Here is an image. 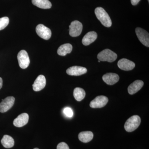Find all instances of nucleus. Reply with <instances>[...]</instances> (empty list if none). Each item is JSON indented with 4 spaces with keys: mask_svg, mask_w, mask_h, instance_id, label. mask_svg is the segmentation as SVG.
Returning <instances> with one entry per match:
<instances>
[{
    "mask_svg": "<svg viewBox=\"0 0 149 149\" xmlns=\"http://www.w3.org/2000/svg\"><path fill=\"white\" fill-rule=\"evenodd\" d=\"M95 14L97 18L105 27H109L111 26L112 22L108 14L103 8H97L95 10Z\"/></svg>",
    "mask_w": 149,
    "mask_h": 149,
    "instance_id": "nucleus-1",
    "label": "nucleus"
},
{
    "mask_svg": "<svg viewBox=\"0 0 149 149\" xmlns=\"http://www.w3.org/2000/svg\"><path fill=\"white\" fill-rule=\"evenodd\" d=\"M141 123V119L138 115H134L126 120L124 128L128 132H133L139 127Z\"/></svg>",
    "mask_w": 149,
    "mask_h": 149,
    "instance_id": "nucleus-2",
    "label": "nucleus"
},
{
    "mask_svg": "<svg viewBox=\"0 0 149 149\" xmlns=\"http://www.w3.org/2000/svg\"><path fill=\"white\" fill-rule=\"evenodd\" d=\"M117 55L109 49H105L97 55L99 60L102 61H107L113 62L116 59Z\"/></svg>",
    "mask_w": 149,
    "mask_h": 149,
    "instance_id": "nucleus-3",
    "label": "nucleus"
},
{
    "mask_svg": "<svg viewBox=\"0 0 149 149\" xmlns=\"http://www.w3.org/2000/svg\"><path fill=\"white\" fill-rule=\"evenodd\" d=\"M17 58L19 65L21 68L25 69L28 67L30 63V59L26 51H20L17 54Z\"/></svg>",
    "mask_w": 149,
    "mask_h": 149,
    "instance_id": "nucleus-4",
    "label": "nucleus"
},
{
    "mask_svg": "<svg viewBox=\"0 0 149 149\" xmlns=\"http://www.w3.org/2000/svg\"><path fill=\"white\" fill-rule=\"evenodd\" d=\"M83 28V24L80 22L72 21L69 26V35L72 37H78L81 34Z\"/></svg>",
    "mask_w": 149,
    "mask_h": 149,
    "instance_id": "nucleus-5",
    "label": "nucleus"
},
{
    "mask_svg": "<svg viewBox=\"0 0 149 149\" xmlns=\"http://www.w3.org/2000/svg\"><path fill=\"white\" fill-rule=\"evenodd\" d=\"M36 31L39 37L45 40H49L52 36L51 29L42 24L37 25Z\"/></svg>",
    "mask_w": 149,
    "mask_h": 149,
    "instance_id": "nucleus-6",
    "label": "nucleus"
},
{
    "mask_svg": "<svg viewBox=\"0 0 149 149\" xmlns=\"http://www.w3.org/2000/svg\"><path fill=\"white\" fill-rule=\"evenodd\" d=\"M136 33L137 37L142 44L149 47V33L145 29L137 27L136 29Z\"/></svg>",
    "mask_w": 149,
    "mask_h": 149,
    "instance_id": "nucleus-7",
    "label": "nucleus"
},
{
    "mask_svg": "<svg viewBox=\"0 0 149 149\" xmlns=\"http://www.w3.org/2000/svg\"><path fill=\"white\" fill-rule=\"evenodd\" d=\"M108 101V98L106 96H97L91 102L90 107L93 108H101L104 107Z\"/></svg>",
    "mask_w": 149,
    "mask_h": 149,
    "instance_id": "nucleus-8",
    "label": "nucleus"
},
{
    "mask_svg": "<svg viewBox=\"0 0 149 149\" xmlns=\"http://www.w3.org/2000/svg\"><path fill=\"white\" fill-rule=\"evenodd\" d=\"M15 99L13 97H7L0 103V112L5 113L10 109L14 104Z\"/></svg>",
    "mask_w": 149,
    "mask_h": 149,
    "instance_id": "nucleus-9",
    "label": "nucleus"
},
{
    "mask_svg": "<svg viewBox=\"0 0 149 149\" xmlns=\"http://www.w3.org/2000/svg\"><path fill=\"white\" fill-rule=\"evenodd\" d=\"M117 65L120 69L125 71L132 70L135 67L134 62L126 58L120 59L118 62Z\"/></svg>",
    "mask_w": 149,
    "mask_h": 149,
    "instance_id": "nucleus-10",
    "label": "nucleus"
},
{
    "mask_svg": "<svg viewBox=\"0 0 149 149\" xmlns=\"http://www.w3.org/2000/svg\"><path fill=\"white\" fill-rule=\"evenodd\" d=\"M46 80L43 75H40L37 77L32 85L33 89L35 91L38 92L42 91L45 87Z\"/></svg>",
    "mask_w": 149,
    "mask_h": 149,
    "instance_id": "nucleus-11",
    "label": "nucleus"
},
{
    "mask_svg": "<svg viewBox=\"0 0 149 149\" xmlns=\"http://www.w3.org/2000/svg\"><path fill=\"white\" fill-rule=\"evenodd\" d=\"M87 72V69L85 67L79 66H73L66 70V73L71 76H80Z\"/></svg>",
    "mask_w": 149,
    "mask_h": 149,
    "instance_id": "nucleus-12",
    "label": "nucleus"
},
{
    "mask_svg": "<svg viewBox=\"0 0 149 149\" xmlns=\"http://www.w3.org/2000/svg\"><path fill=\"white\" fill-rule=\"evenodd\" d=\"M29 115L27 113H22L19 115L13 121V125L17 127H22L27 124Z\"/></svg>",
    "mask_w": 149,
    "mask_h": 149,
    "instance_id": "nucleus-13",
    "label": "nucleus"
},
{
    "mask_svg": "<svg viewBox=\"0 0 149 149\" xmlns=\"http://www.w3.org/2000/svg\"><path fill=\"white\" fill-rule=\"evenodd\" d=\"M104 82L107 85H111L117 83L119 80V77L114 73H107L102 77Z\"/></svg>",
    "mask_w": 149,
    "mask_h": 149,
    "instance_id": "nucleus-14",
    "label": "nucleus"
},
{
    "mask_svg": "<svg viewBox=\"0 0 149 149\" xmlns=\"http://www.w3.org/2000/svg\"><path fill=\"white\" fill-rule=\"evenodd\" d=\"M144 85V83L141 80H137L130 84L128 87V92L130 95L136 94L140 91Z\"/></svg>",
    "mask_w": 149,
    "mask_h": 149,
    "instance_id": "nucleus-15",
    "label": "nucleus"
},
{
    "mask_svg": "<svg viewBox=\"0 0 149 149\" xmlns=\"http://www.w3.org/2000/svg\"><path fill=\"white\" fill-rule=\"evenodd\" d=\"M97 37V34L94 31L87 33L83 37L82 43L84 45L88 46L95 41Z\"/></svg>",
    "mask_w": 149,
    "mask_h": 149,
    "instance_id": "nucleus-16",
    "label": "nucleus"
},
{
    "mask_svg": "<svg viewBox=\"0 0 149 149\" xmlns=\"http://www.w3.org/2000/svg\"><path fill=\"white\" fill-rule=\"evenodd\" d=\"M32 4L37 7L42 9H49L52 4L49 0H32Z\"/></svg>",
    "mask_w": 149,
    "mask_h": 149,
    "instance_id": "nucleus-17",
    "label": "nucleus"
},
{
    "mask_svg": "<svg viewBox=\"0 0 149 149\" xmlns=\"http://www.w3.org/2000/svg\"><path fill=\"white\" fill-rule=\"evenodd\" d=\"M72 47L70 44H65L60 46L57 50L59 55L65 56L67 54H70L72 52Z\"/></svg>",
    "mask_w": 149,
    "mask_h": 149,
    "instance_id": "nucleus-18",
    "label": "nucleus"
},
{
    "mask_svg": "<svg viewBox=\"0 0 149 149\" xmlns=\"http://www.w3.org/2000/svg\"><path fill=\"white\" fill-rule=\"evenodd\" d=\"M93 136V133L91 131H83L79 133L78 138L81 142L87 143L92 141Z\"/></svg>",
    "mask_w": 149,
    "mask_h": 149,
    "instance_id": "nucleus-19",
    "label": "nucleus"
},
{
    "mask_svg": "<svg viewBox=\"0 0 149 149\" xmlns=\"http://www.w3.org/2000/svg\"><path fill=\"white\" fill-rule=\"evenodd\" d=\"M2 145L4 148H10L14 145V140L12 137L8 135H4L1 141Z\"/></svg>",
    "mask_w": 149,
    "mask_h": 149,
    "instance_id": "nucleus-20",
    "label": "nucleus"
},
{
    "mask_svg": "<svg viewBox=\"0 0 149 149\" xmlns=\"http://www.w3.org/2000/svg\"><path fill=\"white\" fill-rule=\"evenodd\" d=\"M73 95L77 101H81L85 97V92L82 88H76L74 89Z\"/></svg>",
    "mask_w": 149,
    "mask_h": 149,
    "instance_id": "nucleus-21",
    "label": "nucleus"
},
{
    "mask_svg": "<svg viewBox=\"0 0 149 149\" xmlns=\"http://www.w3.org/2000/svg\"><path fill=\"white\" fill-rule=\"evenodd\" d=\"M9 22V19L7 17L0 18V30L5 28L8 26Z\"/></svg>",
    "mask_w": 149,
    "mask_h": 149,
    "instance_id": "nucleus-22",
    "label": "nucleus"
},
{
    "mask_svg": "<svg viewBox=\"0 0 149 149\" xmlns=\"http://www.w3.org/2000/svg\"><path fill=\"white\" fill-rule=\"evenodd\" d=\"M63 112L64 114L68 117H72L73 115L72 109L69 107L65 108L63 111Z\"/></svg>",
    "mask_w": 149,
    "mask_h": 149,
    "instance_id": "nucleus-23",
    "label": "nucleus"
},
{
    "mask_svg": "<svg viewBox=\"0 0 149 149\" xmlns=\"http://www.w3.org/2000/svg\"><path fill=\"white\" fill-rule=\"evenodd\" d=\"M57 149H69V148L66 143L61 142L58 145Z\"/></svg>",
    "mask_w": 149,
    "mask_h": 149,
    "instance_id": "nucleus-24",
    "label": "nucleus"
},
{
    "mask_svg": "<svg viewBox=\"0 0 149 149\" xmlns=\"http://www.w3.org/2000/svg\"><path fill=\"white\" fill-rule=\"evenodd\" d=\"M130 1H131V4L133 6H136L139 3L141 0H130Z\"/></svg>",
    "mask_w": 149,
    "mask_h": 149,
    "instance_id": "nucleus-25",
    "label": "nucleus"
},
{
    "mask_svg": "<svg viewBox=\"0 0 149 149\" xmlns=\"http://www.w3.org/2000/svg\"><path fill=\"white\" fill-rule=\"evenodd\" d=\"M3 86V80L1 77H0V89L2 88Z\"/></svg>",
    "mask_w": 149,
    "mask_h": 149,
    "instance_id": "nucleus-26",
    "label": "nucleus"
},
{
    "mask_svg": "<svg viewBox=\"0 0 149 149\" xmlns=\"http://www.w3.org/2000/svg\"><path fill=\"white\" fill-rule=\"evenodd\" d=\"M34 149H39L38 148H34Z\"/></svg>",
    "mask_w": 149,
    "mask_h": 149,
    "instance_id": "nucleus-27",
    "label": "nucleus"
},
{
    "mask_svg": "<svg viewBox=\"0 0 149 149\" xmlns=\"http://www.w3.org/2000/svg\"><path fill=\"white\" fill-rule=\"evenodd\" d=\"M100 61H100V60H99V61H98V62H100Z\"/></svg>",
    "mask_w": 149,
    "mask_h": 149,
    "instance_id": "nucleus-28",
    "label": "nucleus"
},
{
    "mask_svg": "<svg viewBox=\"0 0 149 149\" xmlns=\"http://www.w3.org/2000/svg\"><path fill=\"white\" fill-rule=\"evenodd\" d=\"M148 2H149V0H148Z\"/></svg>",
    "mask_w": 149,
    "mask_h": 149,
    "instance_id": "nucleus-29",
    "label": "nucleus"
}]
</instances>
